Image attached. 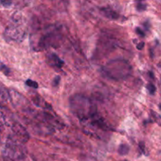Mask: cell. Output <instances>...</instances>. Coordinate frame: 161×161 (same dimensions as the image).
<instances>
[{"instance_id":"6da1fadb","label":"cell","mask_w":161,"mask_h":161,"mask_svg":"<svg viewBox=\"0 0 161 161\" xmlns=\"http://www.w3.org/2000/svg\"><path fill=\"white\" fill-rule=\"evenodd\" d=\"M70 109L80 122H89L98 113L96 104L92 99L83 94L73 95L69 100Z\"/></svg>"},{"instance_id":"7a4b0ae2","label":"cell","mask_w":161,"mask_h":161,"mask_svg":"<svg viewBox=\"0 0 161 161\" xmlns=\"http://www.w3.org/2000/svg\"><path fill=\"white\" fill-rule=\"evenodd\" d=\"M133 68L131 64L123 58L113 59L101 67V72L105 78L114 81L126 80L132 74Z\"/></svg>"},{"instance_id":"3957f363","label":"cell","mask_w":161,"mask_h":161,"mask_svg":"<svg viewBox=\"0 0 161 161\" xmlns=\"http://www.w3.org/2000/svg\"><path fill=\"white\" fill-rule=\"evenodd\" d=\"M63 35L60 28L57 27H50L44 33L42 34L37 43L36 49L39 50H45L53 47L57 48L61 45Z\"/></svg>"},{"instance_id":"277c9868","label":"cell","mask_w":161,"mask_h":161,"mask_svg":"<svg viewBox=\"0 0 161 161\" xmlns=\"http://www.w3.org/2000/svg\"><path fill=\"white\" fill-rule=\"evenodd\" d=\"M2 153L4 157L10 160H20L26 156L27 150L24 144L10 135L6 141Z\"/></svg>"},{"instance_id":"5b68a950","label":"cell","mask_w":161,"mask_h":161,"mask_svg":"<svg viewBox=\"0 0 161 161\" xmlns=\"http://www.w3.org/2000/svg\"><path fill=\"white\" fill-rule=\"evenodd\" d=\"M14 16H16V18H13L12 24L7 27L4 32V36L8 41L21 43L25 39L26 36V28L25 25L21 23L20 16L17 14Z\"/></svg>"},{"instance_id":"8992f818","label":"cell","mask_w":161,"mask_h":161,"mask_svg":"<svg viewBox=\"0 0 161 161\" xmlns=\"http://www.w3.org/2000/svg\"><path fill=\"white\" fill-rule=\"evenodd\" d=\"M11 130L13 131L12 136L20 141L22 144H25L29 140V134L25 129V126H22L18 122H14L11 125Z\"/></svg>"},{"instance_id":"52a82bcc","label":"cell","mask_w":161,"mask_h":161,"mask_svg":"<svg viewBox=\"0 0 161 161\" xmlns=\"http://www.w3.org/2000/svg\"><path fill=\"white\" fill-rule=\"evenodd\" d=\"M47 63L51 68L54 69H62V67L65 65V62L63 60H62L56 53H50L47 55Z\"/></svg>"},{"instance_id":"ba28073f","label":"cell","mask_w":161,"mask_h":161,"mask_svg":"<svg viewBox=\"0 0 161 161\" xmlns=\"http://www.w3.org/2000/svg\"><path fill=\"white\" fill-rule=\"evenodd\" d=\"M99 10L100 13L104 17L110 19V20H118L120 17V14L110 7H101L99 9Z\"/></svg>"},{"instance_id":"9c48e42d","label":"cell","mask_w":161,"mask_h":161,"mask_svg":"<svg viewBox=\"0 0 161 161\" xmlns=\"http://www.w3.org/2000/svg\"><path fill=\"white\" fill-rule=\"evenodd\" d=\"M10 100V92L3 86H0V108H2Z\"/></svg>"},{"instance_id":"30bf717a","label":"cell","mask_w":161,"mask_h":161,"mask_svg":"<svg viewBox=\"0 0 161 161\" xmlns=\"http://www.w3.org/2000/svg\"><path fill=\"white\" fill-rule=\"evenodd\" d=\"M32 99H33L34 103H35V105H37V106L41 107V108H50V110L52 109L51 107L49 105V104H47V102H46L45 100L43 99V98H42L40 96H39V95H37V94H35L34 95Z\"/></svg>"},{"instance_id":"8fae6325","label":"cell","mask_w":161,"mask_h":161,"mask_svg":"<svg viewBox=\"0 0 161 161\" xmlns=\"http://www.w3.org/2000/svg\"><path fill=\"white\" fill-rule=\"evenodd\" d=\"M117 152H118V153L120 156H126L130 152V146L127 144L120 145Z\"/></svg>"},{"instance_id":"7c38bea8","label":"cell","mask_w":161,"mask_h":161,"mask_svg":"<svg viewBox=\"0 0 161 161\" xmlns=\"http://www.w3.org/2000/svg\"><path fill=\"white\" fill-rule=\"evenodd\" d=\"M146 87H147V90H148L149 93H150V94L151 95L155 94L156 89V86H155V85L153 84V83H149L148 84H147V86H146Z\"/></svg>"},{"instance_id":"4fadbf2b","label":"cell","mask_w":161,"mask_h":161,"mask_svg":"<svg viewBox=\"0 0 161 161\" xmlns=\"http://www.w3.org/2000/svg\"><path fill=\"white\" fill-rule=\"evenodd\" d=\"M25 84H26L27 86H30V87L34 89H37L39 87L38 83L35 81H33V80H27L26 82H25Z\"/></svg>"},{"instance_id":"5bb4252c","label":"cell","mask_w":161,"mask_h":161,"mask_svg":"<svg viewBox=\"0 0 161 161\" xmlns=\"http://www.w3.org/2000/svg\"><path fill=\"white\" fill-rule=\"evenodd\" d=\"M146 8H147V6H146V4H145L144 2H137L136 9L138 11H139V12L145 11V10H146Z\"/></svg>"},{"instance_id":"9a60e30c","label":"cell","mask_w":161,"mask_h":161,"mask_svg":"<svg viewBox=\"0 0 161 161\" xmlns=\"http://www.w3.org/2000/svg\"><path fill=\"white\" fill-rule=\"evenodd\" d=\"M0 71H2L6 76H9L10 74V69L5 65H0Z\"/></svg>"},{"instance_id":"2e32d148","label":"cell","mask_w":161,"mask_h":161,"mask_svg":"<svg viewBox=\"0 0 161 161\" xmlns=\"http://www.w3.org/2000/svg\"><path fill=\"white\" fill-rule=\"evenodd\" d=\"M135 31H136V33L138 34V35H140V36L145 37V35L144 31H143L141 28H139V27H137L136 29H135Z\"/></svg>"},{"instance_id":"e0dca14e","label":"cell","mask_w":161,"mask_h":161,"mask_svg":"<svg viewBox=\"0 0 161 161\" xmlns=\"http://www.w3.org/2000/svg\"><path fill=\"white\" fill-rule=\"evenodd\" d=\"M61 82V77L60 76H56L54 79H53V86H57L59 85Z\"/></svg>"},{"instance_id":"ac0fdd59","label":"cell","mask_w":161,"mask_h":161,"mask_svg":"<svg viewBox=\"0 0 161 161\" xmlns=\"http://www.w3.org/2000/svg\"><path fill=\"white\" fill-rule=\"evenodd\" d=\"M0 3L3 5L4 7H9V6L11 5V2H9V1H1Z\"/></svg>"},{"instance_id":"d6986e66","label":"cell","mask_w":161,"mask_h":161,"mask_svg":"<svg viewBox=\"0 0 161 161\" xmlns=\"http://www.w3.org/2000/svg\"><path fill=\"white\" fill-rule=\"evenodd\" d=\"M144 46H145V43H143V42H141V43H140L139 44L137 45V48H138V50H142V48L144 47Z\"/></svg>"},{"instance_id":"ffe728a7","label":"cell","mask_w":161,"mask_h":161,"mask_svg":"<svg viewBox=\"0 0 161 161\" xmlns=\"http://www.w3.org/2000/svg\"><path fill=\"white\" fill-rule=\"evenodd\" d=\"M122 161H129V160H127V159H124V160H122Z\"/></svg>"}]
</instances>
